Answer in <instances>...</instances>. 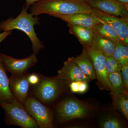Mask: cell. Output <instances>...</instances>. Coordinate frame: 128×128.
I'll list each match as a JSON object with an SVG mask.
<instances>
[{
	"label": "cell",
	"mask_w": 128,
	"mask_h": 128,
	"mask_svg": "<svg viewBox=\"0 0 128 128\" xmlns=\"http://www.w3.org/2000/svg\"><path fill=\"white\" fill-rule=\"evenodd\" d=\"M12 30H10L7 32H3L0 34V44L9 35L12 34Z\"/></svg>",
	"instance_id": "28"
},
{
	"label": "cell",
	"mask_w": 128,
	"mask_h": 128,
	"mask_svg": "<svg viewBox=\"0 0 128 128\" xmlns=\"http://www.w3.org/2000/svg\"><path fill=\"white\" fill-rule=\"evenodd\" d=\"M36 54L34 53L27 58L17 59L0 53V58L6 70L12 75H18L27 73L28 69L38 63Z\"/></svg>",
	"instance_id": "8"
},
{
	"label": "cell",
	"mask_w": 128,
	"mask_h": 128,
	"mask_svg": "<svg viewBox=\"0 0 128 128\" xmlns=\"http://www.w3.org/2000/svg\"><path fill=\"white\" fill-rule=\"evenodd\" d=\"M91 14L101 22L110 25L116 32L121 41L128 44V18L110 16L92 9Z\"/></svg>",
	"instance_id": "10"
},
{
	"label": "cell",
	"mask_w": 128,
	"mask_h": 128,
	"mask_svg": "<svg viewBox=\"0 0 128 128\" xmlns=\"http://www.w3.org/2000/svg\"><path fill=\"white\" fill-rule=\"evenodd\" d=\"M82 0L86 2H88L90 0Z\"/></svg>",
	"instance_id": "31"
},
{
	"label": "cell",
	"mask_w": 128,
	"mask_h": 128,
	"mask_svg": "<svg viewBox=\"0 0 128 128\" xmlns=\"http://www.w3.org/2000/svg\"><path fill=\"white\" fill-rule=\"evenodd\" d=\"M92 60L96 71L97 84L101 90H111L108 74L105 66V57L102 53L91 46L83 47Z\"/></svg>",
	"instance_id": "7"
},
{
	"label": "cell",
	"mask_w": 128,
	"mask_h": 128,
	"mask_svg": "<svg viewBox=\"0 0 128 128\" xmlns=\"http://www.w3.org/2000/svg\"><path fill=\"white\" fill-rule=\"evenodd\" d=\"M39 0H25L26 4L25 7L26 9H28L32 4Z\"/></svg>",
	"instance_id": "29"
},
{
	"label": "cell",
	"mask_w": 128,
	"mask_h": 128,
	"mask_svg": "<svg viewBox=\"0 0 128 128\" xmlns=\"http://www.w3.org/2000/svg\"><path fill=\"white\" fill-rule=\"evenodd\" d=\"M124 4L126 7L128 8V0H115Z\"/></svg>",
	"instance_id": "30"
},
{
	"label": "cell",
	"mask_w": 128,
	"mask_h": 128,
	"mask_svg": "<svg viewBox=\"0 0 128 128\" xmlns=\"http://www.w3.org/2000/svg\"><path fill=\"white\" fill-rule=\"evenodd\" d=\"M55 17L66 22L67 24L81 25L90 28L92 30L97 25L102 22L91 13H76L67 16H58Z\"/></svg>",
	"instance_id": "13"
},
{
	"label": "cell",
	"mask_w": 128,
	"mask_h": 128,
	"mask_svg": "<svg viewBox=\"0 0 128 128\" xmlns=\"http://www.w3.org/2000/svg\"><path fill=\"white\" fill-rule=\"evenodd\" d=\"M24 5L22 11L16 17L10 18L0 23V31L7 32L16 29L26 34L31 41L34 53L37 54L44 46L37 36L34 27L39 25L40 18L28 13Z\"/></svg>",
	"instance_id": "4"
},
{
	"label": "cell",
	"mask_w": 128,
	"mask_h": 128,
	"mask_svg": "<svg viewBox=\"0 0 128 128\" xmlns=\"http://www.w3.org/2000/svg\"><path fill=\"white\" fill-rule=\"evenodd\" d=\"M105 66L108 74L121 71L122 66L112 56H105Z\"/></svg>",
	"instance_id": "23"
},
{
	"label": "cell",
	"mask_w": 128,
	"mask_h": 128,
	"mask_svg": "<svg viewBox=\"0 0 128 128\" xmlns=\"http://www.w3.org/2000/svg\"><path fill=\"white\" fill-rule=\"evenodd\" d=\"M55 77L69 84L74 81L88 82L91 81L70 58L64 62L63 67L58 71V74Z\"/></svg>",
	"instance_id": "11"
},
{
	"label": "cell",
	"mask_w": 128,
	"mask_h": 128,
	"mask_svg": "<svg viewBox=\"0 0 128 128\" xmlns=\"http://www.w3.org/2000/svg\"><path fill=\"white\" fill-rule=\"evenodd\" d=\"M23 105L27 112L34 119L38 128H53L54 111L32 94H29Z\"/></svg>",
	"instance_id": "6"
},
{
	"label": "cell",
	"mask_w": 128,
	"mask_h": 128,
	"mask_svg": "<svg viewBox=\"0 0 128 128\" xmlns=\"http://www.w3.org/2000/svg\"><path fill=\"white\" fill-rule=\"evenodd\" d=\"M27 73L12 75L9 78V85L15 98L23 103L30 94V86L28 80Z\"/></svg>",
	"instance_id": "12"
},
{
	"label": "cell",
	"mask_w": 128,
	"mask_h": 128,
	"mask_svg": "<svg viewBox=\"0 0 128 128\" xmlns=\"http://www.w3.org/2000/svg\"><path fill=\"white\" fill-rule=\"evenodd\" d=\"M88 83L86 82L80 81L78 93H84L87 91L88 88Z\"/></svg>",
	"instance_id": "27"
},
{
	"label": "cell",
	"mask_w": 128,
	"mask_h": 128,
	"mask_svg": "<svg viewBox=\"0 0 128 128\" xmlns=\"http://www.w3.org/2000/svg\"><path fill=\"white\" fill-rule=\"evenodd\" d=\"M30 13L34 16L46 14L55 17L76 13H91L92 9L82 0H40L30 6Z\"/></svg>",
	"instance_id": "1"
},
{
	"label": "cell",
	"mask_w": 128,
	"mask_h": 128,
	"mask_svg": "<svg viewBox=\"0 0 128 128\" xmlns=\"http://www.w3.org/2000/svg\"><path fill=\"white\" fill-rule=\"evenodd\" d=\"M108 76L111 86V93L116 94L128 92L124 87L121 71L108 74Z\"/></svg>",
	"instance_id": "22"
},
{
	"label": "cell",
	"mask_w": 128,
	"mask_h": 128,
	"mask_svg": "<svg viewBox=\"0 0 128 128\" xmlns=\"http://www.w3.org/2000/svg\"><path fill=\"white\" fill-rule=\"evenodd\" d=\"M39 76L38 83L30 86V93L48 106H55L64 96L69 84L55 76L49 77L40 74Z\"/></svg>",
	"instance_id": "2"
},
{
	"label": "cell",
	"mask_w": 128,
	"mask_h": 128,
	"mask_svg": "<svg viewBox=\"0 0 128 128\" xmlns=\"http://www.w3.org/2000/svg\"><path fill=\"white\" fill-rule=\"evenodd\" d=\"M112 56L122 66L128 64V44L117 41Z\"/></svg>",
	"instance_id": "21"
},
{
	"label": "cell",
	"mask_w": 128,
	"mask_h": 128,
	"mask_svg": "<svg viewBox=\"0 0 128 128\" xmlns=\"http://www.w3.org/2000/svg\"><path fill=\"white\" fill-rule=\"evenodd\" d=\"M94 32L101 36L116 42L121 41L116 32L110 25L102 22L93 29Z\"/></svg>",
	"instance_id": "20"
},
{
	"label": "cell",
	"mask_w": 128,
	"mask_h": 128,
	"mask_svg": "<svg viewBox=\"0 0 128 128\" xmlns=\"http://www.w3.org/2000/svg\"><path fill=\"white\" fill-rule=\"evenodd\" d=\"M15 99L10 88L9 78L0 58V104L11 102Z\"/></svg>",
	"instance_id": "15"
},
{
	"label": "cell",
	"mask_w": 128,
	"mask_h": 128,
	"mask_svg": "<svg viewBox=\"0 0 128 128\" xmlns=\"http://www.w3.org/2000/svg\"><path fill=\"white\" fill-rule=\"evenodd\" d=\"M112 100V105L114 108L128 121V92L122 93H110Z\"/></svg>",
	"instance_id": "18"
},
{
	"label": "cell",
	"mask_w": 128,
	"mask_h": 128,
	"mask_svg": "<svg viewBox=\"0 0 128 128\" xmlns=\"http://www.w3.org/2000/svg\"><path fill=\"white\" fill-rule=\"evenodd\" d=\"M67 25L70 33L77 38L83 47L91 46L94 34L92 28L81 25Z\"/></svg>",
	"instance_id": "16"
},
{
	"label": "cell",
	"mask_w": 128,
	"mask_h": 128,
	"mask_svg": "<svg viewBox=\"0 0 128 128\" xmlns=\"http://www.w3.org/2000/svg\"><path fill=\"white\" fill-rule=\"evenodd\" d=\"M54 118L57 123L62 124L74 120L88 118L96 112V108L87 102L73 96H68L55 105Z\"/></svg>",
	"instance_id": "3"
},
{
	"label": "cell",
	"mask_w": 128,
	"mask_h": 128,
	"mask_svg": "<svg viewBox=\"0 0 128 128\" xmlns=\"http://www.w3.org/2000/svg\"><path fill=\"white\" fill-rule=\"evenodd\" d=\"M28 80L30 86L36 84L39 82L40 80L39 74L33 73L29 74L28 76Z\"/></svg>",
	"instance_id": "25"
},
{
	"label": "cell",
	"mask_w": 128,
	"mask_h": 128,
	"mask_svg": "<svg viewBox=\"0 0 128 128\" xmlns=\"http://www.w3.org/2000/svg\"><path fill=\"white\" fill-rule=\"evenodd\" d=\"M80 81H74L70 82L69 84L70 90L73 93H78Z\"/></svg>",
	"instance_id": "26"
},
{
	"label": "cell",
	"mask_w": 128,
	"mask_h": 128,
	"mask_svg": "<svg viewBox=\"0 0 128 128\" xmlns=\"http://www.w3.org/2000/svg\"><path fill=\"white\" fill-rule=\"evenodd\" d=\"M5 112V121L8 125H14L22 128H38L34 119L28 114L23 104L15 99L11 102L0 104Z\"/></svg>",
	"instance_id": "5"
},
{
	"label": "cell",
	"mask_w": 128,
	"mask_h": 128,
	"mask_svg": "<svg viewBox=\"0 0 128 128\" xmlns=\"http://www.w3.org/2000/svg\"><path fill=\"white\" fill-rule=\"evenodd\" d=\"M122 80L124 89L128 91V64L122 66L121 69Z\"/></svg>",
	"instance_id": "24"
},
{
	"label": "cell",
	"mask_w": 128,
	"mask_h": 128,
	"mask_svg": "<svg viewBox=\"0 0 128 128\" xmlns=\"http://www.w3.org/2000/svg\"><path fill=\"white\" fill-rule=\"evenodd\" d=\"M99 125L102 128H123L126 127L121 118L112 113L103 114L100 120Z\"/></svg>",
	"instance_id": "19"
},
{
	"label": "cell",
	"mask_w": 128,
	"mask_h": 128,
	"mask_svg": "<svg viewBox=\"0 0 128 128\" xmlns=\"http://www.w3.org/2000/svg\"><path fill=\"white\" fill-rule=\"evenodd\" d=\"M116 42L94 32L90 46L100 52L105 56H111L115 49Z\"/></svg>",
	"instance_id": "17"
},
{
	"label": "cell",
	"mask_w": 128,
	"mask_h": 128,
	"mask_svg": "<svg viewBox=\"0 0 128 128\" xmlns=\"http://www.w3.org/2000/svg\"><path fill=\"white\" fill-rule=\"evenodd\" d=\"M70 58L77 64L81 70L90 80H96V71L92 60L84 49H83L80 55L76 57H70Z\"/></svg>",
	"instance_id": "14"
},
{
	"label": "cell",
	"mask_w": 128,
	"mask_h": 128,
	"mask_svg": "<svg viewBox=\"0 0 128 128\" xmlns=\"http://www.w3.org/2000/svg\"><path fill=\"white\" fill-rule=\"evenodd\" d=\"M87 2L92 9L104 14L128 18V8L115 0H90Z\"/></svg>",
	"instance_id": "9"
}]
</instances>
